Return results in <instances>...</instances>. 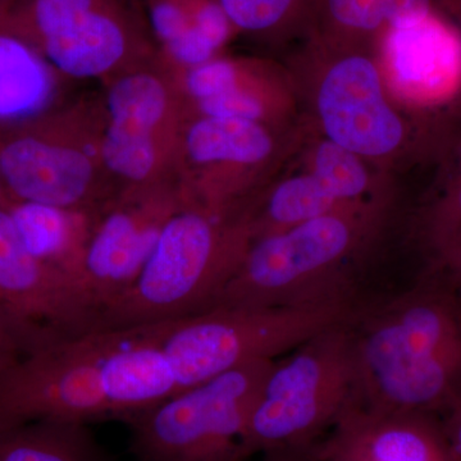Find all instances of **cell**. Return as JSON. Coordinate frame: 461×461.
Here are the masks:
<instances>
[{
	"label": "cell",
	"instance_id": "6da1fadb",
	"mask_svg": "<svg viewBox=\"0 0 461 461\" xmlns=\"http://www.w3.org/2000/svg\"><path fill=\"white\" fill-rule=\"evenodd\" d=\"M351 327L363 408L435 415L461 400V306L441 287L378 297Z\"/></svg>",
	"mask_w": 461,
	"mask_h": 461
},
{
	"label": "cell",
	"instance_id": "7a4b0ae2",
	"mask_svg": "<svg viewBox=\"0 0 461 461\" xmlns=\"http://www.w3.org/2000/svg\"><path fill=\"white\" fill-rule=\"evenodd\" d=\"M378 223L355 205L254 239L211 309L366 306L357 263Z\"/></svg>",
	"mask_w": 461,
	"mask_h": 461
},
{
	"label": "cell",
	"instance_id": "3957f363",
	"mask_svg": "<svg viewBox=\"0 0 461 461\" xmlns=\"http://www.w3.org/2000/svg\"><path fill=\"white\" fill-rule=\"evenodd\" d=\"M185 206L168 218L132 286L105 306L104 330L148 326L209 311L253 241L245 215Z\"/></svg>",
	"mask_w": 461,
	"mask_h": 461
},
{
	"label": "cell",
	"instance_id": "277c9868",
	"mask_svg": "<svg viewBox=\"0 0 461 461\" xmlns=\"http://www.w3.org/2000/svg\"><path fill=\"white\" fill-rule=\"evenodd\" d=\"M354 320L321 330L275 360L241 437L245 457L311 451L360 405Z\"/></svg>",
	"mask_w": 461,
	"mask_h": 461
},
{
	"label": "cell",
	"instance_id": "5b68a950",
	"mask_svg": "<svg viewBox=\"0 0 461 461\" xmlns=\"http://www.w3.org/2000/svg\"><path fill=\"white\" fill-rule=\"evenodd\" d=\"M362 306L213 308L157 324L180 391L258 360H276L321 330L354 320Z\"/></svg>",
	"mask_w": 461,
	"mask_h": 461
},
{
	"label": "cell",
	"instance_id": "8992f818",
	"mask_svg": "<svg viewBox=\"0 0 461 461\" xmlns=\"http://www.w3.org/2000/svg\"><path fill=\"white\" fill-rule=\"evenodd\" d=\"M275 360L239 366L124 421L135 461H249L241 437Z\"/></svg>",
	"mask_w": 461,
	"mask_h": 461
},
{
	"label": "cell",
	"instance_id": "52a82bcc",
	"mask_svg": "<svg viewBox=\"0 0 461 461\" xmlns=\"http://www.w3.org/2000/svg\"><path fill=\"white\" fill-rule=\"evenodd\" d=\"M114 329L65 339L0 372V427L115 420L107 364Z\"/></svg>",
	"mask_w": 461,
	"mask_h": 461
},
{
	"label": "cell",
	"instance_id": "ba28073f",
	"mask_svg": "<svg viewBox=\"0 0 461 461\" xmlns=\"http://www.w3.org/2000/svg\"><path fill=\"white\" fill-rule=\"evenodd\" d=\"M7 21L51 67L74 77L113 68L148 30L131 0H21L7 9Z\"/></svg>",
	"mask_w": 461,
	"mask_h": 461
},
{
	"label": "cell",
	"instance_id": "9c48e42d",
	"mask_svg": "<svg viewBox=\"0 0 461 461\" xmlns=\"http://www.w3.org/2000/svg\"><path fill=\"white\" fill-rule=\"evenodd\" d=\"M0 313L30 354L104 330L102 309L86 285L32 256L7 206H0Z\"/></svg>",
	"mask_w": 461,
	"mask_h": 461
},
{
	"label": "cell",
	"instance_id": "30bf717a",
	"mask_svg": "<svg viewBox=\"0 0 461 461\" xmlns=\"http://www.w3.org/2000/svg\"><path fill=\"white\" fill-rule=\"evenodd\" d=\"M317 102L329 140L357 156H386L405 138L402 118L384 98L377 67L363 54H348L330 67Z\"/></svg>",
	"mask_w": 461,
	"mask_h": 461
},
{
	"label": "cell",
	"instance_id": "8fae6325",
	"mask_svg": "<svg viewBox=\"0 0 461 461\" xmlns=\"http://www.w3.org/2000/svg\"><path fill=\"white\" fill-rule=\"evenodd\" d=\"M166 198L124 200L94 223L84 259L85 282L100 309L122 296L147 263L160 230L180 209Z\"/></svg>",
	"mask_w": 461,
	"mask_h": 461
},
{
	"label": "cell",
	"instance_id": "7c38bea8",
	"mask_svg": "<svg viewBox=\"0 0 461 461\" xmlns=\"http://www.w3.org/2000/svg\"><path fill=\"white\" fill-rule=\"evenodd\" d=\"M382 47L393 87L421 108L453 103L461 94V30L444 12L390 27Z\"/></svg>",
	"mask_w": 461,
	"mask_h": 461
},
{
	"label": "cell",
	"instance_id": "4fadbf2b",
	"mask_svg": "<svg viewBox=\"0 0 461 461\" xmlns=\"http://www.w3.org/2000/svg\"><path fill=\"white\" fill-rule=\"evenodd\" d=\"M93 173L84 151L51 140L32 123L0 135V178L11 202L81 211Z\"/></svg>",
	"mask_w": 461,
	"mask_h": 461
},
{
	"label": "cell",
	"instance_id": "5bb4252c",
	"mask_svg": "<svg viewBox=\"0 0 461 461\" xmlns=\"http://www.w3.org/2000/svg\"><path fill=\"white\" fill-rule=\"evenodd\" d=\"M312 461H455L435 415L357 405L309 451Z\"/></svg>",
	"mask_w": 461,
	"mask_h": 461
},
{
	"label": "cell",
	"instance_id": "9a60e30c",
	"mask_svg": "<svg viewBox=\"0 0 461 461\" xmlns=\"http://www.w3.org/2000/svg\"><path fill=\"white\" fill-rule=\"evenodd\" d=\"M50 62L8 25L0 8V129L32 122L50 104L54 77Z\"/></svg>",
	"mask_w": 461,
	"mask_h": 461
},
{
	"label": "cell",
	"instance_id": "2e32d148",
	"mask_svg": "<svg viewBox=\"0 0 461 461\" xmlns=\"http://www.w3.org/2000/svg\"><path fill=\"white\" fill-rule=\"evenodd\" d=\"M7 209L32 256L86 285L84 259L93 229L81 211L25 202H11Z\"/></svg>",
	"mask_w": 461,
	"mask_h": 461
},
{
	"label": "cell",
	"instance_id": "e0dca14e",
	"mask_svg": "<svg viewBox=\"0 0 461 461\" xmlns=\"http://www.w3.org/2000/svg\"><path fill=\"white\" fill-rule=\"evenodd\" d=\"M436 0H311L308 20L332 39L382 35L437 11Z\"/></svg>",
	"mask_w": 461,
	"mask_h": 461
},
{
	"label": "cell",
	"instance_id": "ac0fdd59",
	"mask_svg": "<svg viewBox=\"0 0 461 461\" xmlns=\"http://www.w3.org/2000/svg\"><path fill=\"white\" fill-rule=\"evenodd\" d=\"M0 461H114L90 426L41 420L0 427Z\"/></svg>",
	"mask_w": 461,
	"mask_h": 461
},
{
	"label": "cell",
	"instance_id": "d6986e66",
	"mask_svg": "<svg viewBox=\"0 0 461 461\" xmlns=\"http://www.w3.org/2000/svg\"><path fill=\"white\" fill-rule=\"evenodd\" d=\"M272 139L258 121L204 117L191 126L186 149L198 163L256 165L272 151Z\"/></svg>",
	"mask_w": 461,
	"mask_h": 461
},
{
	"label": "cell",
	"instance_id": "ffe728a7",
	"mask_svg": "<svg viewBox=\"0 0 461 461\" xmlns=\"http://www.w3.org/2000/svg\"><path fill=\"white\" fill-rule=\"evenodd\" d=\"M342 209L348 208H342L314 175L295 176L275 187L259 214L248 215L251 238L280 232Z\"/></svg>",
	"mask_w": 461,
	"mask_h": 461
},
{
	"label": "cell",
	"instance_id": "44dd1931",
	"mask_svg": "<svg viewBox=\"0 0 461 461\" xmlns=\"http://www.w3.org/2000/svg\"><path fill=\"white\" fill-rule=\"evenodd\" d=\"M167 91L154 76H124L108 94L111 123L132 131L154 133L167 112Z\"/></svg>",
	"mask_w": 461,
	"mask_h": 461
},
{
	"label": "cell",
	"instance_id": "7402d4cb",
	"mask_svg": "<svg viewBox=\"0 0 461 461\" xmlns=\"http://www.w3.org/2000/svg\"><path fill=\"white\" fill-rule=\"evenodd\" d=\"M313 175L342 208H350L369 189V176L359 156L336 142H321L315 151Z\"/></svg>",
	"mask_w": 461,
	"mask_h": 461
},
{
	"label": "cell",
	"instance_id": "603a6c76",
	"mask_svg": "<svg viewBox=\"0 0 461 461\" xmlns=\"http://www.w3.org/2000/svg\"><path fill=\"white\" fill-rule=\"evenodd\" d=\"M236 32L267 35L308 20L311 0H218Z\"/></svg>",
	"mask_w": 461,
	"mask_h": 461
},
{
	"label": "cell",
	"instance_id": "cb8c5ba5",
	"mask_svg": "<svg viewBox=\"0 0 461 461\" xmlns=\"http://www.w3.org/2000/svg\"><path fill=\"white\" fill-rule=\"evenodd\" d=\"M102 157L105 166L124 180H147L157 163L153 133L131 131L111 123L103 139Z\"/></svg>",
	"mask_w": 461,
	"mask_h": 461
},
{
	"label": "cell",
	"instance_id": "d4e9b609",
	"mask_svg": "<svg viewBox=\"0 0 461 461\" xmlns=\"http://www.w3.org/2000/svg\"><path fill=\"white\" fill-rule=\"evenodd\" d=\"M429 232L438 250L461 232V154L445 193L429 212Z\"/></svg>",
	"mask_w": 461,
	"mask_h": 461
},
{
	"label": "cell",
	"instance_id": "484cf974",
	"mask_svg": "<svg viewBox=\"0 0 461 461\" xmlns=\"http://www.w3.org/2000/svg\"><path fill=\"white\" fill-rule=\"evenodd\" d=\"M186 87L190 95L198 102L238 89V66L230 60L211 59L193 67L187 75Z\"/></svg>",
	"mask_w": 461,
	"mask_h": 461
},
{
	"label": "cell",
	"instance_id": "4316f807",
	"mask_svg": "<svg viewBox=\"0 0 461 461\" xmlns=\"http://www.w3.org/2000/svg\"><path fill=\"white\" fill-rule=\"evenodd\" d=\"M200 111L204 117L240 118L258 121L264 114L262 102L248 91L240 87L214 98L199 102Z\"/></svg>",
	"mask_w": 461,
	"mask_h": 461
},
{
	"label": "cell",
	"instance_id": "83f0119b",
	"mask_svg": "<svg viewBox=\"0 0 461 461\" xmlns=\"http://www.w3.org/2000/svg\"><path fill=\"white\" fill-rule=\"evenodd\" d=\"M29 354L30 348L25 339L21 338L7 318L0 313V372Z\"/></svg>",
	"mask_w": 461,
	"mask_h": 461
},
{
	"label": "cell",
	"instance_id": "f1b7e54d",
	"mask_svg": "<svg viewBox=\"0 0 461 461\" xmlns=\"http://www.w3.org/2000/svg\"><path fill=\"white\" fill-rule=\"evenodd\" d=\"M441 424L454 460L461 461V400L446 411Z\"/></svg>",
	"mask_w": 461,
	"mask_h": 461
},
{
	"label": "cell",
	"instance_id": "f546056e",
	"mask_svg": "<svg viewBox=\"0 0 461 461\" xmlns=\"http://www.w3.org/2000/svg\"><path fill=\"white\" fill-rule=\"evenodd\" d=\"M439 251L446 264L461 278V232Z\"/></svg>",
	"mask_w": 461,
	"mask_h": 461
},
{
	"label": "cell",
	"instance_id": "4dcf8cb0",
	"mask_svg": "<svg viewBox=\"0 0 461 461\" xmlns=\"http://www.w3.org/2000/svg\"><path fill=\"white\" fill-rule=\"evenodd\" d=\"M262 461H312L309 451L276 450L263 454Z\"/></svg>",
	"mask_w": 461,
	"mask_h": 461
},
{
	"label": "cell",
	"instance_id": "1f68e13d",
	"mask_svg": "<svg viewBox=\"0 0 461 461\" xmlns=\"http://www.w3.org/2000/svg\"><path fill=\"white\" fill-rule=\"evenodd\" d=\"M436 2L439 11L444 12L446 16L461 30V0H436Z\"/></svg>",
	"mask_w": 461,
	"mask_h": 461
},
{
	"label": "cell",
	"instance_id": "d6a6232c",
	"mask_svg": "<svg viewBox=\"0 0 461 461\" xmlns=\"http://www.w3.org/2000/svg\"><path fill=\"white\" fill-rule=\"evenodd\" d=\"M9 203H11V200H9L7 193H5L2 178H0V206H8Z\"/></svg>",
	"mask_w": 461,
	"mask_h": 461
},
{
	"label": "cell",
	"instance_id": "836d02e7",
	"mask_svg": "<svg viewBox=\"0 0 461 461\" xmlns=\"http://www.w3.org/2000/svg\"><path fill=\"white\" fill-rule=\"evenodd\" d=\"M12 2H14V0H0V7L8 8L9 5H12Z\"/></svg>",
	"mask_w": 461,
	"mask_h": 461
}]
</instances>
